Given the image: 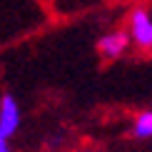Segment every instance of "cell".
Listing matches in <instances>:
<instances>
[{"mask_svg":"<svg viewBox=\"0 0 152 152\" xmlns=\"http://www.w3.org/2000/svg\"><path fill=\"white\" fill-rule=\"evenodd\" d=\"M130 135L135 140H152V110H142L132 117Z\"/></svg>","mask_w":152,"mask_h":152,"instance_id":"277c9868","label":"cell"},{"mask_svg":"<svg viewBox=\"0 0 152 152\" xmlns=\"http://www.w3.org/2000/svg\"><path fill=\"white\" fill-rule=\"evenodd\" d=\"M127 33L132 40V48L152 53V12L147 8H135L127 18Z\"/></svg>","mask_w":152,"mask_h":152,"instance_id":"6da1fadb","label":"cell"},{"mask_svg":"<svg viewBox=\"0 0 152 152\" xmlns=\"http://www.w3.org/2000/svg\"><path fill=\"white\" fill-rule=\"evenodd\" d=\"M23 125V110L20 102L12 92H3L0 95V132L5 137H12Z\"/></svg>","mask_w":152,"mask_h":152,"instance_id":"3957f363","label":"cell"},{"mask_svg":"<svg viewBox=\"0 0 152 152\" xmlns=\"http://www.w3.org/2000/svg\"><path fill=\"white\" fill-rule=\"evenodd\" d=\"M0 152H10V137H5L0 132Z\"/></svg>","mask_w":152,"mask_h":152,"instance_id":"5b68a950","label":"cell"},{"mask_svg":"<svg viewBox=\"0 0 152 152\" xmlns=\"http://www.w3.org/2000/svg\"><path fill=\"white\" fill-rule=\"evenodd\" d=\"M130 45H132L130 33H127V30L115 28V30H107V33L100 35L97 53H100V58H102V60H120L130 50Z\"/></svg>","mask_w":152,"mask_h":152,"instance_id":"7a4b0ae2","label":"cell"}]
</instances>
